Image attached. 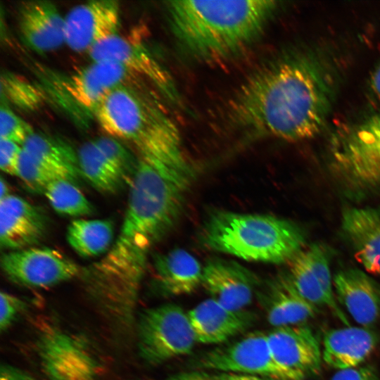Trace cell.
Returning a JSON list of instances; mask_svg holds the SVG:
<instances>
[{"instance_id": "obj_1", "label": "cell", "mask_w": 380, "mask_h": 380, "mask_svg": "<svg viewBox=\"0 0 380 380\" xmlns=\"http://www.w3.org/2000/svg\"><path fill=\"white\" fill-rule=\"evenodd\" d=\"M338 84L337 70L326 53L296 49L252 74L229 101L227 116L253 134L309 139L326 125Z\"/></svg>"}, {"instance_id": "obj_2", "label": "cell", "mask_w": 380, "mask_h": 380, "mask_svg": "<svg viewBox=\"0 0 380 380\" xmlns=\"http://www.w3.org/2000/svg\"><path fill=\"white\" fill-rule=\"evenodd\" d=\"M171 30L191 56L213 61L234 56L251 45L279 8L278 1H170Z\"/></svg>"}, {"instance_id": "obj_3", "label": "cell", "mask_w": 380, "mask_h": 380, "mask_svg": "<svg viewBox=\"0 0 380 380\" xmlns=\"http://www.w3.org/2000/svg\"><path fill=\"white\" fill-rule=\"evenodd\" d=\"M203 241L210 248L246 260L291 261L304 247V232L294 222L267 215L218 211L208 219Z\"/></svg>"}, {"instance_id": "obj_4", "label": "cell", "mask_w": 380, "mask_h": 380, "mask_svg": "<svg viewBox=\"0 0 380 380\" xmlns=\"http://www.w3.org/2000/svg\"><path fill=\"white\" fill-rule=\"evenodd\" d=\"M330 165L339 182L353 194L380 189V106L334 141Z\"/></svg>"}, {"instance_id": "obj_5", "label": "cell", "mask_w": 380, "mask_h": 380, "mask_svg": "<svg viewBox=\"0 0 380 380\" xmlns=\"http://www.w3.org/2000/svg\"><path fill=\"white\" fill-rule=\"evenodd\" d=\"M135 329L139 354L151 365L188 355L196 343L188 312L173 303L142 311Z\"/></svg>"}, {"instance_id": "obj_6", "label": "cell", "mask_w": 380, "mask_h": 380, "mask_svg": "<svg viewBox=\"0 0 380 380\" xmlns=\"http://www.w3.org/2000/svg\"><path fill=\"white\" fill-rule=\"evenodd\" d=\"M36 349L46 380H100V366L89 343L80 336L45 324Z\"/></svg>"}, {"instance_id": "obj_7", "label": "cell", "mask_w": 380, "mask_h": 380, "mask_svg": "<svg viewBox=\"0 0 380 380\" xmlns=\"http://www.w3.org/2000/svg\"><path fill=\"white\" fill-rule=\"evenodd\" d=\"M192 365L198 370L251 374L271 380H304L276 362L267 333L259 331L201 354Z\"/></svg>"}, {"instance_id": "obj_8", "label": "cell", "mask_w": 380, "mask_h": 380, "mask_svg": "<svg viewBox=\"0 0 380 380\" xmlns=\"http://www.w3.org/2000/svg\"><path fill=\"white\" fill-rule=\"evenodd\" d=\"M1 267L11 281L33 288L51 287L80 277L83 270L57 250L34 246L3 254Z\"/></svg>"}, {"instance_id": "obj_9", "label": "cell", "mask_w": 380, "mask_h": 380, "mask_svg": "<svg viewBox=\"0 0 380 380\" xmlns=\"http://www.w3.org/2000/svg\"><path fill=\"white\" fill-rule=\"evenodd\" d=\"M288 274L304 298L317 307H327L344 325L350 326L334 293L329 257L324 247L313 243L303 249L290 261Z\"/></svg>"}, {"instance_id": "obj_10", "label": "cell", "mask_w": 380, "mask_h": 380, "mask_svg": "<svg viewBox=\"0 0 380 380\" xmlns=\"http://www.w3.org/2000/svg\"><path fill=\"white\" fill-rule=\"evenodd\" d=\"M119 2L90 1L72 8L64 16L65 44L77 52H89L104 39L118 33Z\"/></svg>"}, {"instance_id": "obj_11", "label": "cell", "mask_w": 380, "mask_h": 380, "mask_svg": "<svg viewBox=\"0 0 380 380\" xmlns=\"http://www.w3.org/2000/svg\"><path fill=\"white\" fill-rule=\"evenodd\" d=\"M88 54L91 61H113L146 77L172 101L179 97L168 72L141 43L117 33L99 42Z\"/></svg>"}, {"instance_id": "obj_12", "label": "cell", "mask_w": 380, "mask_h": 380, "mask_svg": "<svg viewBox=\"0 0 380 380\" xmlns=\"http://www.w3.org/2000/svg\"><path fill=\"white\" fill-rule=\"evenodd\" d=\"M276 362L305 379L319 372L322 360L319 341L304 324L273 328L267 333Z\"/></svg>"}, {"instance_id": "obj_13", "label": "cell", "mask_w": 380, "mask_h": 380, "mask_svg": "<svg viewBox=\"0 0 380 380\" xmlns=\"http://www.w3.org/2000/svg\"><path fill=\"white\" fill-rule=\"evenodd\" d=\"M201 285L210 298L233 310H243L252 301L258 286L256 277L230 260H209L203 267Z\"/></svg>"}, {"instance_id": "obj_14", "label": "cell", "mask_w": 380, "mask_h": 380, "mask_svg": "<svg viewBox=\"0 0 380 380\" xmlns=\"http://www.w3.org/2000/svg\"><path fill=\"white\" fill-rule=\"evenodd\" d=\"M46 220L41 210L25 199L10 194L0 200V244L17 251L32 247L44 236Z\"/></svg>"}, {"instance_id": "obj_15", "label": "cell", "mask_w": 380, "mask_h": 380, "mask_svg": "<svg viewBox=\"0 0 380 380\" xmlns=\"http://www.w3.org/2000/svg\"><path fill=\"white\" fill-rule=\"evenodd\" d=\"M17 15L21 38L32 51L46 53L65 44L64 17L51 1H22Z\"/></svg>"}, {"instance_id": "obj_16", "label": "cell", "mask_w": 380, "mask_h": 380, "mask_svg": "<svg viewBox=\"0 0 380 380\" xmlns=\"http://www.w3.org/2000/svg\"><path fill=\"white\" fill-rule=\"evenodd\" d=\"M257 298L274 328L302 324L318 313V307L298 293L288 274L268 280L257 292Z\"/></svg>"}, {"instance_id": "obj_17", "label": "cell", "mask_w": 380, "mask_h": 380, "mask_svg": "<svg viewBox=\"0 0 380 380\" xmlns=\"http://www.w3.org/2000/svg\"><path fill=\"white\" fill-rule=\"evenodd\" d=\"M337 301L361 327L369 328L380 319V284L358 269L338 272L333 277Z\"/></svg>"}, {"instance_id": "obj_18", "label": "cell", "mask_w": 380, "mask_h": 380, "mask_svg": "<svg viewBox=\"0 0 380 380\" xmlns=\"http://www.w3.org/2000/svg\"><path fill=\"white\" fill-rule=\"evenodd\" d=\"M187 312L196 342L204 344L225 342L246 331L255 321L254 313L229 309L210 298Z\"/></svg>"}, {"instance_id": "obj_19", "label": "cell", "mask_w": 380, "mask_h": 380, "mask_svg": "<svg viewBox=\"0 0 380 380\" xmlns=\"http://www.w3.org/2000/svg\"><path fill=\"white\" fill-rule=\"evenodd\" d=\"M128 73L130 72L119 63L92 61L72 75L63 86L80 106L94 111L111 91L123 85Z\"/></svg>"}, {"instance_id": "obj_20", "label": "cell", "mask_w": 380, "mask_h": 380, "mask_svg": "<svg viewBox=\"0 0 380 380\" xmlns=\"http://www.w3.org/2000/svg\"><path fill=\"white\" fill-rule=\"evenodd\" d=\"M341 229L365 271L380 274V209L354 207L345 210Z\"/></svg>"}, {"instance_id": "obj_21", "label": "cell", "mask_w": 380, "mask_h": 380, "mask_svg": "<svg viewBox=\"0 0 380 380\" xmlns=\"http://www.w3.org/2000/svg\"><path fill=\"white\" fill-rule=\"evenodd\" d=\"M376 334L369 328L346 326L327 331L322 341V360L338 370L359 367L372 353Z\"/></svg>"}, {"instance_id": "obj_22", "label": "cell", "mask_w": 380, "mask_h": 380, "mask_svg": "<svg viewBox=\"0 0 380 380\" xmlns=\"http://www.w3.org/2000/svg\"><path fill=\"white\" fill-rule=\"evenodd\" d=\"M154 267L156 282L164 294L186 295L201 285L203 267L184 249H173L157 256Z\"/></svg>"}, {"instance_id": "obj_23", "label": "cell", "mask_w": 380, "mask_h": 380, "mask_svg": "<svg viewBox=\"0 0 380 380\" xmlns=\"http://www.w3.org/2000/svg\"><path fill=\"white\" fill-rule=\"evenodd\" d=\"M114 225L105 219H77L67 229V241L72 249L83 258L103 254L113 243Z\"/></svg>"}, {"instance_id": "obj_24", "label": "cell", "mask_w": 380, "mask_h": 380, "mask_svg": "<svg viewBox=\"0 0 380 380\" xmlns=\"http://www.w3.org/2000/svg\"><path fill=\"white\" fill-rule=\"evenodd\" d=\"M79 170L98 190L113 194L123 185L125 179L108 161L94 140L84 143L77 151Z\"/></svg>"}, {"instance_id": "obj_25", "label": "cell", "mask_w": 380, "mask_h": 380, "mask_svg": "<svg viewBox=\"0 0 380 380\" xmlns=\"http://www.w3.org/2000/svg\"><path fill=\"white\" fill-rule=\"evenodd\" d=\"M22 146L35 158L65 171L76 179L80 175L77 151L63 141L34 132Z\"/></svg>"}, {"instance_id": "obj_26", "label": "cell", "mask_w": 380, "mask_h": 380, "mask_svg": "<svg viewBox=\"0 0 380 380\" xmlns=\"http://www.w3.org/2000/svg\"><path fill=\"white\" fill-rule=\"evenodd\" d=\"M44 194L53 209L61 215L81 217L94 210L90 201L72 180H56L44 189Z\"/></svg>"}, {"instance_id": "obj_27", "label": "cell", "mask_w": 380, "mask_h": 380, "mask_svg": "<svg viewBox=\"0 0 380 380\" xmlns=\"http://www.w3.org/2000/svg\"><path fill=\"white\" fill-rule=\"evenodd\" d=\"M0 84L1 101L20 110H35L45 101L44 91L18 74L10 71L2 72Z\"/></svg>"}, {"instance_id": "obj_28", "label": "cell", "mask_w": 380, "mask_h": 380, "mask_svg": "<svg viewBox=\"0 0 380 380\" xmlns=\"http://www.w3.org/2000/svg\"><path fill=\"white\" fill-rule=\"evenodd\" d=\"M18 177L30 187L43 191L50 183L56 180L68 179L74 181L76 179L70 173L35 158L23 148Z\"/></svg>"}, {"instance_id": "obj_29", "label": "cell", "mask_w": 380, "mask_h": 380, "mask_svg": "<svg viewBox=\"0 0 380 380\" xmlns=\"http://www.w3.org/2000/svg\"><path fill=\"white\" fill-rule=\"evenodd\" d=\"M94 142L99 150L126 179L128 176L133 178L138 159L132 155L117 139L108 136L95 139Z\"/></svg>"}, {"instance_id": "obj_30", "label": "cell", "mask_w": 380, "mask_h": 380, "mask_svg": "<svg viewBox=\"0 0 380 380\" xmlns=\"http://www.w3.org/2000/svg\"><path fill=\"white\" fill-rule=\"evenodd\" d=\"M34 132L32 126L14 113L5 102L0 106V139L23 146Z\"/></svg>"}, {"instance_id": "obj_31", "label": "cell", "mask_w": 380, "mask_h": 380, "mask_svg": "<svg viewBox=\"0 0 380 380\" xmlns=\"http://www.w3.org/2000/svg\"><path fill=\"white\" fill-rule=\"evenodd\" d=\"M27 303L20 298L6 291L0 293V329L6 331L17 317L26 309Z\"/></svg>"}, {"instance_id": "obj_32", "label": "cell", "mask_w": 380, "mask_h": 380, "mask_svg": "<svg viewBox=\"0 0 380 380\" xmlns=\"http://www.w3.org/2000/svg\"><path fill=\"white\" fill-rule=\"evenodd\" d=\"M23 146L15 142L0 139V168L4 173L18 175Z\"/></svg>"}, {"instance_id": "obj_33", "label": "cell", "mask_w": 380, "mask_h": 380, "mask_svg": "<svg viewBox=\"0 0 380 380\" xmlns=\"http://www.w3.org/2000/svg\"><path fill=\"white\" fill-rule=\"evenodd\" d=\"M330 380H378L377 372L371 365L338 370Z\"/></svg>"}, {"instance_id": "obj_34", "label": "cell", "mask_w": 380, "mask_h": 380, "mask_svg": "<svg viewBox=\"0 0 380 380\" xmlns=\"http://www.w3.org/2000/svg\"><path fill=\"white\" fill-rule=\"evenodd\" d=\"M367 95L377 107L380 106V59L369 77Z\"/></svg>"}, {"instance_id": "obj_35", "label": "cell", "mask_w": 380, "mask_h": 380, "mask_svg": "<svg viewBox=\"0 0 380 380\" xmlns=\"http://www.w3.org/2000/svg\"><path fill=\"white\" fill-rule=\"evenodd\" d=\"M0 380H35L23 369L7 364L2 365L0 369Z\"/></svg>"}, {"instance_id": "obj_36", "label": "cell", "mask_w": 380, "mask_h": 380, "mask_svg": "<svg viewBox=\"0 0 380 380\" xmlns=\"http://www.w3.org/2000/svg\"><path fill=\"white\" fill-rule=\"evenodd\" d=\"M161 380H217L214 374H210L203 370H194L177 373Z\"/></svg>"}, {"instance_id": "obj_37", "label": "cell", "mask_w": 380, "mask_h": 380, "mask_svg": "<svg viewBox=\"0 0 380 380\" xmlns=\"http://www.w3.org/2000/svg\"><path fill=\"white\" fill-rule=\"evenodd\" d=\"M214 376L217 380H271L256 375L227 372H218Z\"/></svg>"}, {"instance_id": "obj_38", "label": "cell", "mask_w": 380, "mask_h": 380, "mask_svg": "<svg viewBox=\"0 0 380 380\" xmlns=\"http://www.w3.org/2000/svg\"><path fill=\"white\" fill-rule=\"evenodd\" d=\"M11 194L9 193V187L6 181L1 177L0 179V200L7 197Z\"/></svg>"}]
</instances>
